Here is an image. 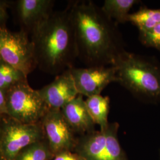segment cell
<instances>
[{
    "instance_id": "6da1fadb",
    "label": "cell",
    "mask_w": 160,
    "mask_h": 160,
    "mask_svg": "<svg viewBox=\"0 0 160 160\" xmlns=\"http://www.w3.org/2000/svg\"><path fill=\"white\" fill-rule=\"evenodd\" d=\"M67 7L74 30L78 59L86 67L114 66L126 51L117 23L91 1H72Z\"/></svg>"
},
{
    "instance_id": "7a4b0ae2",
    "label": "cell",
    "mask_w": 160,
    "mask_h": 160,
    "mask_svg": "<svg viewBox=\"0 0 160 160\" xmlns=\"http://www.w3.org/2000/svg\"><path fill=\"white\" fill-rule=\"evenodd\" d=\"M31 40L37 67L42 71L57 76L74 67L78 51L68 7L53 12L33 32Z\"/></svg>"
},
{
    "instance_id": "3957f363",
    "label": "cell",
    "mask_w": 160,
    "mask_h": 160,
    "mask_svg": "<svg viewBox=\"0 0 160 160\" xmlns=\"http://www.w3.org/2000/svg\"><path fill=\"white\" fill-rule=\"evenodd\" d=\"M114 66L118 83L144 102H160V68L141 55L123 52Z\"/></svg>"
},
{
    "instance_id": "277c9868",
    "label": "cell",
    "mask_w": 160,
    "mask_h": 160,
    "mask_svg": "<svg viewBox=\"0 0 160 160\" xmlns=\"http://www.w3.org/2000/svg\"><path fill=\"white\" fill-rule=\"evenodd\" d=\"M6 105L7 114L24 123H39L49 110L38 90L33 89L28 80L6 90Z\"/></svg>"
},
{
    "instance_id": "5b68a950",
    "label": "cell",
    "mask_w": 160,
    "mask_h": 160,
    "mask_svg": "<svg viewBox=\"0 0 160 160\" xmlns=\"http://www.w3.org/2000/svg\"><path fill=\"white\" fill-rule=\"evenodd\" d=\"M119 124L112 122L104 131L94 130L80 136L76 153L85 160H128L119 141Z\"/></svg>"
},
{
    "instance_id": "8992f818",
    "label": "cell",
    "mask_w": 160,
    "mask_h": 160,
    "mask_svg": "<svg viewBox=\"0 0 160 160\" xmlns=\"http://www.w3.org/2000/svg\"><path fill=\"white\" fill-rule=\"evenodd\" d=\"M0 57L27 77L37 68L33 44L23 30L13 32L0 27Z\"/></svg>"
},
{
    "instance_id": "52a82bcc",
    "label": "cell",
    "mask_w": 160,
    "mask_h": 160,
    "mask_svg": "<svg viewBox=\"0 0 160 160\" xmlns=\"http://www.w3.org/2000/svg\"><path fill=\"white\" fill-rule=\"evenodd\" d=\"M10 118L2 122L1 137L4 154L8 158H13L20 150L39 139L44 131L39 122L24 123Z\"/></svg>"
},
{
    "instance_id": "ba28073f",
    "label": "cell",
    "mask_w": 160,
    "mask_h": 160,
    "mask_svg": "<svg viewBox=\"0 0 160 160\" xmlns=\"http://www.w3.org/2000/svg\"><path fill=\"white\" fill-rule=\"evenodd\" d=\"M79 94L86 97L101 94L106 87L118 82L115 66L86 67L70 69Z\"/></svg>"
},
{
    "instance_id": "9c48e42d",
    "label": "cell",
    "mask_w": 160,
    "mask_h": 160,
    "mask_svg": "<svg viewBox=\"0 0 160 160\" xmlns=\"http://www.w3.org/2000/svg\"><path fill=\"white\" fill-rule=\"evenodd\" d=\"M52 151L57 154L76 147L78 139L65 119L61 110L49 109L42 120Z\"/></svg>"
},
{
    "instance_id": "30bf717a",
    "label": "cell",
    "mask_w": 160,
    "mask_h": 160,
    "mask_svg": "<svg viewBox=\"0 0 160 160\" xmlns=\"http://www.w3.org/2000/svg\"><path fill=\"white\" fill-rule=\"evenodd\" d=\"M38 92L49 109L61 110L79 95L70 69L58 75Z\"/></svg>"
},
{
    "instance_id": "8fae6325",
    "label": "cell",
    "mask_w": 160,
    "mask_h": 160,
    "mask_svg": "<svg viewBox=\"0 0 160 160\" xmlns=\"http://www.w3.org/2000/svg\"><path fill=\"white\" fill-rule=\"evenodd\" d=\"M55 1L19 0L16 12L21 30L32 34L53 13Z\"/></svg>"
},
{
    "instance_id": "7c38bea8",
    "label": "cell",
    "mask_w": 160,
    "mask_h": 160,
    "mask_svg": "<svg viewBox=\"0 0 160 160\" xmlns=\"http://www.w3.org/2000/svg\"><path fill=\"white\" fill-rule=\"evenodd\" d=\"M61 112L69 126L80 136L95 130L96 125L88 113L82 96L79 94L67 104Z\"/></svg>"
},
{
    "instance_id": "4fadbf2b",
    "label": "cell",
    "mask_w": 160,
    "mask_h": 160,
    "mask_svg": "<svg viewBox=\"0 0 160 160\" xmlns=\"http://www.w3.org/2000/svg\"><path fill=\"white\" fill-rule=\"evenodd\" d=\"M86 106L95 125L100 126V131H104L109 125L108 115L110 99L101 94L87 97Z\"/></svg>"
},
{
    "instance_id": "5bb4252c",
    "label": "cell",
    "mask_w": 160,
    "mask_h": 160,
    "mask_svg": "<svg viewBox=\"0 0 160 160\" xmlns=\"http://www.w3.org/2000/svg\"><path fill=\"white\" fill-rule=\"evenodd\" d=\"M140 1L138 0H105L102 8L115 23L128 22L129 12Z\"/></svg>"
},
{
    "instance_id": "9a60e30c",
    "label": "cell",
    "mask_w": 160,
    "mask_h": 160,
    "mask_svg": "<svg viewBox=\"0 0 160 160\" xmlns=\"http://www.w3.org/2000/svg\"><path fill=\"white\" fill-rule=\"evenodd\" d=\"M128 22L137 28L138 30H147L160 24V9L141 8L138 11L130 14Z\"/></svg>"
},
{
    "instance_id": "2e32d148",
    "label": "cell",
    "mask_w": 160,
    "mask_h": 160,
    "mask_svg": "<svg viewBox=\"0 0 160 160\" xmlns=\"http://www.w3.org/2000/svg\"><path fill=\"white\" fill-rule=\"evenodd\" d=\"M28 77L2 60L0 61V89L7 90L12 86Z\"/></svg>"
},
{
    "instance_id": "e0dca14e",
    "label": "cell",
    "mask_w": 160,
    "mask_h": 160,
    "mask_svg": "<svg viewBox=\"0 0 160 160\" xmlns=\"http://www.w3.org/2000/svg\"><path fill=\"white\" fill-rule=\"evenodd\" d=\"M139 40L144 46L160 51V24L147 30H139Z\"/></svg>"
},
{
    "instance_id": "ac0fdd59",
    "label": "cell",
    "mask_w": 160,
    "mask_h": 160,
    "mask_svg": "<svg viewBox=\"0 0 160 160\" xmlns=\"http://www.w3.org/2000/svg\"><path fill=\"white\" fill-rule=\"evenodd\" d=\"M49 155V151L45 147L35 146L23 154L20 160H46Z\"/></svg>"
},
{
    "instance_id": "d6986e66",
    "label": "cell",
    "mask_w": 160,
    "mask_h": 160,
    "mask_svg": "<svg viewBox=\"0 0 160 160\" xmlns=\"http://www.w3.org/2000/svg\"><path fill=\"white\" fill-rule=\"evenodd\" d=\"M53 160H85L77 153H72L69 151L58 153Z\"/></svg>"
},
{
    "instance_id": "ffe728a7",
    "label": "cell",
    "mask_w": 160,
    "mask_h": 160,
    "mask_svg": "<svg viewBox=\"0 0 160 160\" xmlns=\"http://www.w3.org/2000/svg\"><path fill=\"white\" fill-rule=\"evenodd\" d=\"M8 7V3L6 1H0V27L5 26V23L7 19V9Z\"/></svg>"
},
{
    "instance_id": "44dd1931",
    "label": "cell",
    "mask_w": 160,
    "mask_h": 160,
    "mask_svg": "<svg viewBox=\"0 0 160 160\" xmlns=\"http://www.w3.org/2000/svg\"><path fill=\"white\" fill-rule=\"evenodd\" d=\"M0 114H7L6 105V90L0 89Z\"/></svg>"
},
{
    "instance_id": "7402d4cb",
    "label": "cell",
    "mask_w": 160,
    "mask_h": 160,
    "mask_svg": "<svg viewBox=\"0 0 160 160\" xmlns=\"http://www.w3.org/2000/svg\"><path fill=\"white\" fill-rule=\"evenodd\" d=\"M1 131H2V122L0 120V136L1 135Z\"/></svg>"
},
{
    "instance_id": "603a6c76",
    "label": "cell",
    "mask_w": 160,
    "mask_h": 160,
    "mask_svg": "<svg viewBox=\"0 0 160 160\" xmlns=\"http://www.w3.org/2000/svg\"><path fill=\"white\" fill-rule=\"evenodd\" d=\"M1 57H0V61H1Z\"/></svg>"
}]
</instances>
